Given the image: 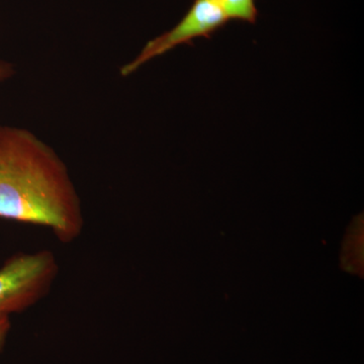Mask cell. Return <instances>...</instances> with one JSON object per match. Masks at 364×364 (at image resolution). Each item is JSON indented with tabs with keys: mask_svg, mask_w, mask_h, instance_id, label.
Listing matches in <instances>:
<instances>
[{
	"mask_svg": "<svg viewBox=\"0 0 364 364\" xmlns=\"http://www.w3.org/2000/svg\"><path fill=\"white\" fill-rule=\"evenodd\" d=\"M0 219L46 228L62 244L85 228L82 202L66 163L28 129L0 126Z\"/></svg>",
	"mask_w": 364,
	"mask_h": 364,
	"instance_id": "obj_1",
	"label": "cell"
},
{
	"mask_svg": "<svg viewBox=\"0 0 364 364\" xmlns=\"http://www.w3.org/2000/svg\"><path fill=\"white\" fill-rule=\"evenodd\" d=\"M60 267L49 249L18 252L0 267V318L23 313L51 293Z\"/></svg>",
	"mask_w": 364,
	"mask_h": 364,
	"instance_id": "obj_2",
	"label": "cell"
},
{
	"mask_svg": "<svg viewBox=\"0 0 364 364\" xmlns=\"http://www.w3.org/2000/svg\"><path fill=\"white\" fill-rule=\"evenodd\" d=\"M228 21L218 0H195L188 13L174 28L150 40L135 59L121 67L119 74L127 77L135 73L144 64L171 51L177 46L193 44V40L196 38H210L213 33L226 25Z\"/></svg>",
	"mask_w": 364,
	"mask_h": 364,
	"instance_id": "obj_3",
	"label": "cell"
},
{
	"mask_svg": "<svg viewBox=\"0 0 364 364\" xmlns=\"http://www.w3.org/2000/svg\"><path fill=\"white\" fill-rule=\"evenodd\" d=\"M228 20L246 21L255 23L258 11L255 0H218Z\"/></svg>",
	"mask_w": 364,
	"mask_h": 364,
	"instance_id": "obj_4",
	"label": "cell"
},
{
	"mask_svg": "<svg viewBox=\"0 0 364 364\" xmlns=\"http://www.w3.org/2000/svg\"><path fill=\"white\" fill-rule=\"evenodd\" d=\"M11 328V318H0V352H1L4 344H6Z\"/></svg>",
	"mask_w": 364,
	"mask_h": 364,
	"instance_id": "obj_5",
	"label": "cell"
},
{
	"mask_svg": "<svg viewBox=\"0 0 364 364\" xmlns=\"http://www.w3.org/2000/svg\"><path fill=\"white\" fill-rule=\"evenodd\" d=\"M14 73H16V69L13 64L4 60H0V82L9 80L13 77Z\"/></svg>",
	"mask_w": 364,
	"mask_h": 364,
	"instance_id": "obj_6",
	"label": "cell"
}]
</instances>
